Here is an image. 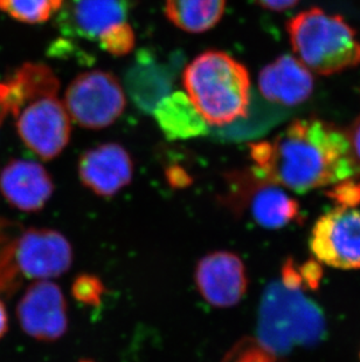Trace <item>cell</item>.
<instances>
[{"label": "cell", "mask_w": 360, "mask_h": 362, "mask_svg": "<svg viewBox=\"0 0 360 362\" xmlns=\"http://www.w3.org/2000/svg\"><path fill=\"white\" fill-rule=\"evenodd\" d=\"M299 270L304 286L311 288V290L318 288L320 279L323 276V271H322L318 260L317 262L313 259L308 260L306 263L302 264L301 267H299Z\"/></svg>", "instance_id": "obj_24"}, {"label": "cell", "mask_w": 360, "mask_h": 362, "mask_svg": "<svg viewBox=\"0 0 360 362\" xmlns=\"http://www.w3.org/2000/svg\"><path fill=\"white\" fill-rule=\"evenodd\" d=\"M226 8V0H165L169 21L188 33H203L215 28Z\"/></svg>", "instance_id": "obj_18"}, {"label": "cell", "mask_w": 360, "mask_h": 362, "mask_svg": "<svg viewBox=\"0 0 360 362\" xmlns=\"http://www.w3.org/2000/svg\"><path fill=\"white\" fill-rule=\"evenodd\" d=\"M60 81L48 66L26 62L0 81V124L19 115L26 105L44 96L58 95Z\"/></svg>", "instance_id": "obj_15"}, {"label": "cell", "mask_w": 360, "mask_h": 362, "mask_svg": "<svg viewBox=\"0 0 360 362\" xmlns=\"http://www.w3.org/2000/svg\"><path fill=\"white\" fill-rule=\"evenodd\" d=\"M129 0H64L55 24L66 38L97 41L116 25L126 23Z\"/></svg>", "instance_id": "obj_11"}, {"label": "cell", "mask_w": 360, "mask_h": 362, "mask_svg": "<svg viewBox=\"0 0 360 362\" xmlns=\"http://www.w3.org/2000/svg\"><path fill=\"white\" fill-rule=\"evenodd\" d=\"M249 153L256 176L299 194L360 176L345 132L316 117L292 121Z\"/></svg>", "instance_id": "obj_1"}, {"label": "cell", "mask_w": 360, "mask_h": 362, "mask_svg": "<svg viewBox=\"0 0 360 362\" xmlns=\"http://www.w3.org/2000/svg\"><path fill=\"white\" fill-rule=\"evenodd\" d=\"M106 292V286L99 277L94 274H82L75 278L72 285L73 297L81 303L96 308L102 303V298Z\"/></svg>", "instance_id": "obj_22"}, {"label": "cell", "mask_w": 360, "mask_h": 362, "mask_svg": "<svg viewBox=\"0 0 360 362\" xmlns=\"http://www.w3.org/2000/svg\"><path fill=\"white\" fill-rule=\"evenodd\" d=\"M16 120L21 141L44 161L58 158L71 140V117L56 95L28 103Z\"/></svg>", "instance_id": "obj_7"}, {"label": "cell", "mask_w": 360, "mask_h": 362, "mask_svg": "<svg viewBox=\"0 0 360 362\" xmlns=\"http://www.w3.org/2000/svg\"><path fill=\"white\" fill-rule=\"evenodd\" d=\"M142 64V62H140ZM130 89L131 95H133L136 103L143 108H150L149 90H151V99L155 106L167 96V90L170 89V81L165 78L160 69L149 66L135 69L131 72L130 78Z\"/></svg>", "instance_id": "obj_19"}, {"label": "cell", "mask_w": 360, "mask_h": 362, "mask_svg": "<svg viewBox=\"0 0 360 362\" xmlns=\"http://www.w3.org/2000/svg\"><path fill=\"white\" fill-rule=\"evenodd\" d=\"M287 32L299 62L320 76H332L360 65L357 32L340 16L313 7L290 19Z\"/></svg>", "instance_id": "obj_4"}, {"label": "cell", "mask_w": 360, "mask_h": 362, "mask_svg": "<svg viewBox=\"0 0 360 362\" xmlns=\"http://www.w3.org/2000/svg\"><path fill=\"white\" fill-rule=\"evenodd\" d=\"M103 51L116 57L129 54L135 46V33L128 21L116 25L104 32L99 40Z\"/></svg>", "instance_id": "obj_21"}, {"label": "cell", "mask_w": 360, "mask_h": 362, "mask_svg": "<svg viewBox=\"0 0 360 362\" xmlns=\"http://www.w3.org/2000/svg\"><path fill=\"white\" fill-rule=\"evenodd\" d=\"M152 110L167 140H190L208 134V123L185 93L167 94Z\"/></svg>", "instance_id": "obj_17"}, {"label": "cell", "mask_w": 360, "mask_h": 362, "mask_svg": "<svg viewBox=\"0 0 360 362\" xmlns=\"http://www.w3.org/2000/svg\"><path fill=\"white\" fill-rule=\"evenodd\" d=\"M0 192L13 208L26 212L40 211L54 192V182L40 163L13 158L0 173Z\"/></svg>", "instance_id": "obj_14"}, {"label": "cell", "mask_w": 360, "mask_h": 362, "mask_svg": "<svg viewBox=\"0 0 360 362\" xmlns=\"http://www.w3.org/2000/svg\"><path fill=\"white\" fill-rule=\"evenodd\" d=\"M82 185L100 197H114L131 183L133 163L126 148L104 144L85 151L78 160Z\"/></svg>", "instance_id": "obj_12"}, {"label": "cell", "mask_w": 360, "mask_h": 362, "mask_svg": "<svg viewBox=\"0 0 360 362\" xmlns=\"http://www.w3.org/2000/svg\"><path fill=\"white\" fill-rule=\"evenodd\" d=\"M7 252L14 271L35 281L60 277L73 264L72 245L56 230H26L7 244Z\"/></svg>", "instance_id": "obj_6"}, {"label": "cell", "mask_w": 360, "mask_h": 362, "mask_svg": "<svg viewBox=\"0 0 360 362\" xmlns=\"http://www.w3.org/2000/svg\"><path fill=\"white\" fill-rule=\"evenodd\" d=\"M329 197L343 208H354L360 204V181L350 178L337 183L336 187L330 190Z\"/></svg>", "instance_id": "obj_23"}, {"label": "cell", "mask_w": 360, "mask_h": 362, "mask_svg": "<svg viewBox=\"0 0 360 362\" xmlns=\"http://www.w3.org/2000/svg\"><path fill=\"white\" fill-rule=\"evenodd\" d=\"M299 0H255V3L267 10L281 12L295 6Z\"/></svg>", "instance_id": "obj_26"}, {"label": "cell", "mask_w": 360, "mask_h": 362, "mask_svg": "<svg viewBox=\"0 0 360 362\" xmlns=\"http://www.w3.org/2000/svg\"><path fill=\"white\" fill-rule=\"evenodd\" d=\"M309 245L320 263L340 270L360 269V210L340 206L326 212L313 226Z\"/></svg>", "instance_id": "obj_8"}, {"label": "cell", "mask_w": 360, "mask_h": 362, "mask_svg": "<svg viewBox=\"0 0 360 362\" xmlns=\"http://www.w3.org/2000/svg\"><path fill=\"white\" fill-rule=\"evenodd\" d=\"M21 329L39 341L53 342L68 331L67 303L61 288L49 281H37L25 291L17 306Z\"/></svg>", "instance_id": "obj_9"}, {"label": "cell", "mask_w": 360, "mask_h": 362, "mask_svg": "<svg viewBox=\"0 0 360 362\" xmlns=\"http://www.w3.org/2000/svg\"><path fill=\"white\" fill-rule=\"evenodd\" d=\"M234 182L239 194L245 196L247 208L258 226L279 230L299 222L302 215L299 202L280 185L262 180L253 171L234 175Z\"/></svg>", "instance_id": "obj_13"}, {"label": "cell", "mask_w": 360, "mask_h": 362, "mask_svg": "<svg viewBox=\"0 0 360 362\" xmlns=\"http://www.w3.org/2000/svg\"><path fill=\"white\" fill-rule=\"evenodd\" d=\"M8 331V315L3 300L0 299V339Z\"/></svg>", "instance_id": "obj_28"}, {"label": "cell", "mask_w": 360, "mask_h": 362, "mask_svg": "<svg viewBox=\"0 0 360 362\" xmlns=\"http://www.w3.org/2000/svg\"><path fill=\"white\" fill-rule=\"evenodd\" d=\"M82 362H92V361H82Z\"/></svg>", "instance_id": "obj_29"}, {"label": "cell", "mask_w": 360, "mask_h": 362, "mask_svg": "<svg viewBox=\"0 0 360 362\" xmlns=\"http://www.w3.org/2000/svg\"><path fill=\"white\" fill-rule=\"evenodd\" d=\"M345 134H347V140L350 142L351 151L354 154V160L360 167V117L351 124Z\"/></svg>", "instance_id": "obj_25"}, {"label": "cell", "mask_w": 360, "mask_h": 362, "mask_svg": "<svg viewBox=\"0 0 360 362\" xmlns=\"http://www.w3.org/2000/svg\"><path fill=\"white\" fill-rule=\"evenodd\" d=\"M64 0H0V10L25 24H41L58 13Z\"/></svg>", "instance_id": "obj_20"}, {"label": "cell", "mask_w": 360, "mask_h": 362, "mask_svg": "<svg viewBox=\"0 0 360 362\" xmlns=\"http://www.w3.org/2000/svg\"><path fill=\"white\" fill-rule=\"evenodd\" d=\"M167 178H169L170 185H174V187H178V188L185 187V185L190 183L188 174L179 167L170 168V169L167 171Z\"/></svg>", "instance_id": "obj_27"}, {"label": "cell", "mask_w": 360, "mask_h": 362, "mask_svg": "<svg viewBox=\"0 0 360 362\" xmlns=\"http://www.w3.org/2000/svg\"><path fill=\"white\" fill-rule=\"evenodd\" d=\"M256 334L262 349L272 356H282L296 347L320 344L325 338V318L302 290L272 281L262 294Z\"/></svg>", "instance_id": "obj_3"}, {"label": "cell", "mask_w": 360, "mask_h": 362, "mask_svg": "<svg viewBox=\"0 0 360 362\" xmlns=\"http://www.w3.org/2000/svg\"><path fill=\"white\" fill-rule=\"evenodd\" d=\"M311 71L292 55H281L258 76V88L267 101L284 107L306 103L313 95Z\"/></svg>", "instance_id": "obj_16"}, {"label": "cell", "mask_w": 360, "mask_h": 362, "mask_svg": "<svg viewBox=\"0 0 360 362\" xmlns=\"http://www.w3.org/2000/svg\"><path fill=\"white\" fill-rule=\"evenodd\" d=\"M66 110L78 126L103 129L115 122L126 108L119 79L104 71L82 73L66 92Z\"/></svg>", "instance_id": "obj_5"}, {"label": "cell", "mask_w": 360, "mask_h": 362, "mask_svg": "<svg viewBox=\"0 0 360 362\" xmlns=\"http://www.w3.org/2000/svg\"><path fill=\"white\" fill-rule=\"evenodd\" d=\"M183 83L187 96L208 126H227L248 117V71L231 55L205 52L184 71Z\"/></svg>", "instance_id": "obj_2"}, {"label": "cell", "mask_w": 360, "mask_h": 362, "mask_svg": "<svg viewBox=\"0 0 360 362\" xmlns=\"http://www.w3.org/2000/svg\"><path fill=\"white\" fill-rule=\"evenodd\" d=\"M201 297L213 308L238 305L248 288V276L240 257L229 251H215L203 257L194 271Z\"/></svg>", "instance_id": "obj_10"}]
</instances>
